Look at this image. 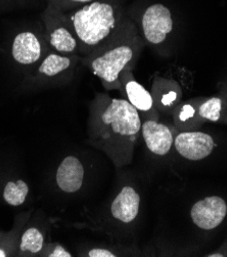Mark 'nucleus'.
<instances>
[{
  "instance_id": "nucleus-9",
  "label": "nucleus",
  "mask_w": 227,
  "mask_h": 257,
  "mask_svg": "<svg viewBox=\"0 0 227 257\" xmlns=\"http://www.w3.org/2000/svg\"><path fill=\"white\" fill-rule=\"evenodd\" d=\"M83 179L84 167L81 161L75 156L66 157L57 170L56 181L58 187L65 193L73 194L81 189Z\"/></svg>"
},
{
  "instance_id": "nucleus-13",
  "label": "nucleus",
  "mask_w": 227,
  "mask_h": 257,
  "mask_svg": "<svg viewBox=\"0 0 227 257\" xmlns=\"http://www.w3.org/2000/svg\"><path fill=\"white\" fill-rule=\"evenodd\" d=\"M154 104L161 109H172L181 96L180 87L176 82L166 79H157L153 85Z\"/></svg>"
},
{
  "instance_id": "nucleus-14",
  "label": "nucleus",
  "mask_w": 227,
  "mask_h": 257,
  "mask_svg": "<svg viewBox=\"0 0 227 257\" xmlns=\"http://www.w3.org/2000/svg\"><path fill=\"white\" fill-rule=\"evenodd\" d=\"M71 66L72 58L60 54H49L40 64L38 72L47 77H55L67 71Z\"/></svg>"
},
{
  "instance_id": "nucleus-20",
  "label": "nucleus",
  "mask_w": 227,
  "mask_h": 257,
  "mask_svg": "<svg viewBox=\"0 0 227 257\" xmlns=\"http://www.w3.org/2000/svg\"><path fill=\"white\" fill-rule=\"evenodd\" d=\"M88 256L89 257H115L116 255L107 249L94 248L88 252Z\"/></svg>"
},
{
  "instance_id": "nucleus-10",
  "label": "nucleus",
  "mask_w": 227,
  "mask_h": 257,
  "mask_svg": "<svg viewBox=\"0 0 227 257\" xmlns=\"http://www.w3.org/2000/svg\"><path fill=\"white\" fill-rule=\"evenodd\" d=\"M14 60L20 65H33L38 62L42 55V46L39 38L31 31L19 33L12 45Z\"/></svg>"
},
{
  "instance_id": "nucleus-12",
  "label": "nucleus",
  "mask_w": 227,
  "mask_h": 257,
  "mask_svg": "<svg viewBox=\"0 0 227 257\" xmlns=\"http://www.w3.org/2000/svg\"><path fill=\"white\" fill-rule=\"evenodd\" d=\"M140 196L132 187H124L112 203L111 212L117 220L130 223L138 215Z\"/></svg>"
},
{
  "instance_id": "nucleus-15",
  "label": "nucleus",
  "mask_w": 227,
  "mask_h": 257,
  "mask_svg": "<svg viewBox=\"0 0 227 257\" xmlns=\"http://www.w3.org/2000/svg\"><path fill=\"white\" fill-rule=\"evenodd\" d=\"M29 188L24 181L9 182L4 190V199L11 206H20L26 201Z\"/></svg>"
},
{
  "instance_id": "nucleus-11",
  "label": "nucleus",
  "mask_w": 227,
  "mask_h": 257,
  "mask_svg": "<svg viewBox=\"0 0 227 257\" xmlns=\"http://www.w3.org/2000/svg\"><path fill=\"white\" fill-rule=\"evenodd\" d=\"M120 82L127 100L138 112L146 114L154 110L153 95L133 78L131 70H126L121 74Z\"/></svg>"
},
{
  "instance_id": "nucleus-3",
  "label": "nucleus",
  "mask_w": 227,
  "mask_h": 257,
  "mask_svg": "<svg viewBox=\"0 0 227 257\" xmlns=\"http://www.w3.org/2000/svg\"><path fill=\"white\" fill-rule=\"evenodd\" d=\"M64 16L78 41L79 50L86 56L111 39L126 20L116 4L104 0H95Z\"/></svg>"
},
{
  "instance_id": "nucleus-7",
  "label": "nucleus",
  "mask_w": 227,
  "mask_h": 257,
  "mask_svg": "<svg viewBox=\"0 0 227 257\" xmlns=\"http://www.w3.org/2000/svg\"><path fill=\"white\" fill-rule=\"evenodd\" d=\"M56 8V7H55ZM57 20L53 19L47 23L49 27V44L62 55L74 54L79 49L78 41L76 39L69 23L67 22L64 13L56 8Z\"/></svg>"
},
{
  "instance_id": "nucleus-16",
  "label": "nucleus",
  "mask_w": 227,
  "mask_h": 257,
  "mask_svg": "<svg viewBox=\"0 0 227 257\" xmlns=\"http://www.w3.org/2000/svg\"><path fill=\"white\" fill-rule=\"evenodd\" d=\"M44 239L40 230L35 227L28 228L21 238L20 249L22 252L39 253L43 248Z\"/></svg>"
},
{
  "instance_id": "nucleus-23",
  "label": "nucleus",
  "mask_w": 227,
  "mask_h": 257,
  "mask_svg": "<svg viewBox=\"0 0 227 257\" xmlns=\"http://www.w3.org/2000/svg\"><path fill=\"white\" fill-rule=\"evenodd\" d=\"M5 256H7L6 252L3 251V250H0V257H5Z\"/></svg>"
},
{
  "instance_id": "nucleus-21",
  "label": "nucleus",
  "mask_w": 227,
  "mask_h": 257,
  "mask_svg": "<svg viewBox=\"0 0 227 257\" xmlns=\"http://www.w3.org/2000/svg\"><path fill=\"white\" fill-rule=\"evenodd\" d=\"M49 257H71V253L65 250L62 246H56L53 252H50Z\"/></svg>"
},
{
  "instance_id": "nucleus-2",
  "label": "nucleus",
  "mask_w": 227,
  "mask_h": 257,
  "mask_svg": "<svg viewBox=\"0 0 227 257\" xmlns=\"http://www.w3.org/2000/svg\"><path fill=\"white\" fill-rule=\"evenodd\" d=\"M143 48L137 27L126 18L120 30L106 43L87 55L84 64L107 90L122 89L120 76L132 70Z\"/></svg>"
},
{
  "instance_id": "nucleus-1",
  "label": "nucleus",
  "mask_w": 227,
  "mask_h": 257,
  "mask_svg": "<svg viewBox=\"0 0 227 257\" xmlns=\"http://www.w3.org/2000/svg\"><path fill=\"white\" fill-rule=\"evenodd\" d=\"M141 125L139 112L127 99L112 98L106 94L94 98L90 108V130L97 145L112 156L118 157L122 150L132 155Z\"/></svg>"
},
{
  "instance_id": "nucleus-18",
  "label": "nucleus",
  "mask_w": 227,
  "mask_h": 257,
  "mask_svg": "<svg viewBox=\"0 0 227 257\" xmlns=\"http://www.w3.org/2000/svg\"><path fill=\"white\" fill-rule=\"evenodd\" d=\"M198 113V109L196 110L195 106L192 104H185L183 105L176 114V120H178L180 123H186L193 119Z\"/></svg>"
},
{
  "instance_id": "nucleus-5",
  "label": "nucleus",
  "mask_w": 227,
  "mask_h": 257,
  "mask_svg": "<svg viewBox=\"0 0 227 257\" xmlns=\"http://www.w3.org/2000/svg\"><path fill=\"white\" fill-rule=\"evenodd\" d=\"M227 214V204L218 196L207 197L196 202L190 211L193 223L204 230L218 227Z\"/></svg>"
},
{
  "instance_id": "nucleus-22",
  "label": "nucleus",
  "mask_w": 227,
  "mask_h": 257,
  "mask_svg": "<svg viewBox=\"0 0 227 257\" xmlns=\"http://www.w3.org/2000/svg\"><path fill=\"white\" fill-rule=\"evenodd\" d=\"M209 256H210V257H222L223 255H222V254H217V253H216V254H211V255H209Z\"/></svg>"
},
{
  "instance_id": "nucleus-8",
  "label": "nucleus",
  "mask_w": 227,
  "mask_h": 257,
  "mask_svg": "<svg viewBox=\"0 0 227 257\" xmlns=\"http://www.w3.org/2000/svg\"><path fill=\"white\" fill-rule=\"evenodd\" d=\"M141 134L147 149L158 156L167 155L174 144L172 131L155 119H148L142 123Z\"/></svg>"
},
{
  "instance_id": "nucleus-4",
  "label": "nucleus",
  "mask_w": 227,
  "mask_h": 257,
  "mask_svg": "<svg viewBox=\"0 0 227 257\" xmlns=\"http://www.w3.org/2000/svg\"><path fill=\"white\" fill-rule=\"evenodd\" d=\"M173 16L168 7L163 4L150 5L141 16V31L146 42L159 45L166 41L173 31Z\"/></svg>"
},
{
  "instance_id": "nucleus-19",
  "label": "nucleus",
  "mask_w": 227,
  "mask_h": 257,
  "mask_svg": "<svg viewBox=\"0 0 227 257\" xmlns=\"http://www.w3.org/2000/svg\"><path fill=\"white\" fill-rule=\"evenodd\" d=\"M92 2H95V0H57V6H55L57 9L60 11L62 9H73V8H80L84 5L90 4ZM53 5V4H52Z\"/></svg>"
},
{
  "instance_id": "nucleus-6",
  "label": "nucleus",
  "mask_w": 227,
  "mask_h": 257,
  "mask_svg": "<svg viewBox=\"0 0 227 257\" xmlns=\"http://www.w3.org/2000/svg\"><path fill=\"white\" fill-rule=\"evenodd\" d=\"M174 146L185 159L199 161L210 156L216 145L212 136L206 133L185 132L175 138Z\"/></svg>"
},
{
  "instance_id": "nucleus-17",
  "label": "nucleus",
  "mask_w": 227,
  "mask_h": 257,
  "mask_svg": "<svg viewBox=\"0 0 227 257\" xmlns=\"http://www.w3.org/2000/svg\"><path fill=\"white\" fill-rule=\"evenodd\" d=\"M223 101L221 97H212L198 107V116L211 122H218L221 117Z\"/></svg>"
}]
</instances>
